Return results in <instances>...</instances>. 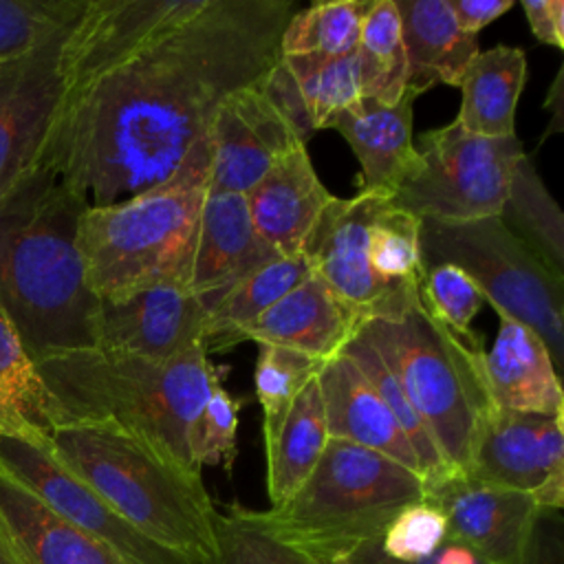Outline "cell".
<instances>
[{"mask_svg":"<svg viewBox=\"0 0 564 564\" xmlns=\"http://www.w3.org/2000/svg\"><path fill=\"white\" fill-rule=\"evenodd\" d=\"M293 0H86L40 165L88 207L165 183L218 104L280 57Z\"/></svg>","mask_w":564,"mask_h":564,"instance_id":"cell-1","label":"cell"},{"mask_svg":"<svg viewBox=\"0 0 564 564\" xmlns=\"http://www.w3.org/2000/svg\"><path fill=\"white\" fill-rule=\"evenodd\" d=\"M86 209L44 165L0 198V308L33 361L97 348L101 302L77 245Z\"/></svg>","mask_w":564,"mask_h":564,"instance_id":"cell-2","label":"cell"},{"mask_svg":"<svg viewBox=\"0 0 564 564\" xmlns=\"http://www.w3.org/2000/svg\"><path fill=\"white\" fill-rule=\"evenodd\" d=\"M35 368L62 410V425H115L200 476L189 434L212 383L223 377L205 346L170 361L88 348L40 359Z\"/></svg>","mask_w":564,"mask_h":564,"instance_id":"cell-3","label":"cell"},{"mask_svg":"<svg viewBox=\"0 0 564 564\" xmlns=\"http://www.w3.org/2000/svg\"><path fill=\"white\" fill-rule=\"evenodd\" d=\"M48 449L148 540L216 564L218 509L198 474L108 423L59 425L48 436Z\"/></svg>","mask_w":564,"mask_h":564,"instance_id":"cell-4","label":"cell"},{"mask_svg":"<svg viewBox=\"0 0 564 564\" xmlns=\"http://www.w3.org/2000/svg\"><path fill=\"white\" fill-rule=\"evenodd\" d=\"M209 189L203 137L161 185L106 207H88L77 245L90 291L104 300L159 282L189 286L198 216Z\"/></svg>","mask_w":564,"mask_h":564,"instance_id":"cell-5","label":"cell"},{"mask_svg":"<svg viewBox=\"0 0 564 564\" xmlns=\"http://www.w3.org/2000/svg\"><path fill=\"white\" fill-rule=\"evenodd\" d=\"M355 333L386 361L447 465L465 474L476 436L496 408L480 341L449 333L427 311L421 293L399 315L368 317Z\"/></svg>","mask_w":564,"mask_h":564,"instance_id":"cell-6","label":"cell"},{"mask_svg":"<svg viewBox=\"0 0 564 564\" xmlns=\"http://www.w3.org/2000/svg\"><path fill=\"white\" fill-rule=\"evenodd\" d=\"M423 498L416 471L379 452L328 438L317 465L289 500L249 511L280 542L308 555L341 557L377 542L403 507Z\"/></svg>","mask_w":564,"mask_h":564,"instance_id":"cell-7","label":"cell"},{"mask_svg":"<svg viewBox=\"0 0 564 564\" xmlns=\"http://www.w3.org/2000/svg\"><path fill=\"white\" fill-rule=\"evenodd\" d=\"M421 269L454 264L471 278L498 315L531 328L555 370L564 366V278L551 271L500 216L419 218Z\"/></svg>","mask_w":564,"mask_h":564,"instance_id":"cell-8","label":"cell"},{"mask_svg":"<svg viewBox=\"0 0 564 564\" xmlns=\"http://www.w3.org/2000/svg\"><path fill=\"white\" fill-rule=\"evenodd\" d=\"M419 165L390 196L416 218L467 220L500 216L511 172L524 154L516 134L478 137L456 119L421 134Z\"/></svg>","mask_w":564,"mask_h":564,"instance_id":"cell-9","label":"cell"},{"mask_svg":"<svg viewBox=\"0 0 564 564\" xmlns=\"http://www.w3.org/2000/svg\"><path fill=\"white\" fill-rule=\"evenodd\" d=\"M0 471L128 564H200L139 533L95 489L64 467L48 449V443L2 436Z\"/></svg>","mask_w":564,"mask_h":564,"instance_id":"cell-10","label":"cell"},{"mask_svg":"<svg viewBox=\"0 0 564 564\" xmlns=\"http://www.w3.org/2000/svg\"><path fill=\"white\" fill-rule=\"evenodd\" d=\"M388 194L359 189L350 198H333L311 229L302 253L311 269L359 317H394L419 297V284H390L368 262V229Z\"/></svg>","mask_w":564,"mask_h":564,"instance_id":"cell-11","label":"cell"},{"mask_svg":"<svg viewBox=\"0 0 564 564\" xmlns=\"http://www.w3.org/2000/svg\"><path fill=\"white\" fill-rule=\"evenodd\" d=\"M465 476L516 489L546 511L564 505V416L494 408L480 427Z\"/></svg>","mask_w":564,"mask_h":564,"instance_id":"cell-12","label":"cell"},{"mask_svg":"<svg viewBox=\"0 0 564 564\" xmlns=\"http://www.w3.org/2000/svg\"><path fill=\"white\" fill-rule=\"evenodd\" d=\"M68 29L33 53L0 64V198L40 165L62 90Z\"/></svg>","mask_w":564,"mask_h":564,"instance_id":"cell-13","label":"cell"},{"mask_svg":"<svg viewBox=\"0 0 564 564\" xmlns=\"http://www.w3.org/2000/svg\"><path fill=\"white\" fill-rule=\"evenodd\" d=\"M205 315L187 284H150L99 304L97 348L170 361L203 346Z\"/></svg>","mask_w":564,"mask_h":564,"instance_id":"cell-14","label":"cell"},{"mask_svg":"<svg viewBox=\"0 0 564 564\" xmlns=\"http://www.w3.org/2000/svg\"><path fill=\"white\" fill-rule=\"evenodd\" d=\"M447 522V535L487 564H522L535 522L544 511L533 496L454 471L425 489Z\"/></svg>","mask_w":564,"mask_h":564,"instance_id":"cell-15","label":"cell"},{"mask_svg":"<svg viewBox=\"0 0 564 564\" xmlns=\"http://www.w3.org/2000/svg\"><path fill=\"white\" fill-rule=\"evenodd\" d=\"M258 82L227 95L212 117L205 137L209 189L214 192L247 194L286 152L302 143Z\"/></svg>","mask_w":564,"mask_h":564,"instance_id":"cell-16","label":"cell"},{"mask_svg":"<svg viewBox=\"0 0 564 564\" xmlns=\"http://www.w3.org/2000/svg\"><path fill=\"white\" fill-rule=\"evenodd\" d=\"M282 258L256 231L245 194L207 189L189 271V291L205 308L260 267Z\"/></svg>","mask_w":564,"mask_h":564,"instance_id":"cell-17","label":"cell"},{"mask_svg":"<svg viewBox=\"0 0 564 564\" xmlns=\"http://www.w3.org/2000/svg\"><path fill=\"white\" fill-rule=\"evenodd\" d=\"M357 326L359 317L315 271H311L297 286L249 324L238 335V344H273L317 361H328L339 355Z\"/></svg>","mask_w":564,"mask_h":564,"instance_id":"cell-18","label":"cell"},{"mask_svg":"<svg viewBox=\"0 0 564 564\" xmlns=\"http://www.w3.org/2000/svg\"><path fill=\"white\" fill-rule=\"evenodd\" d=\"M333 198L302 143L245 194L256 231L282 258L302 253L311 229Z\"/></svg>","mask_w":564,"mask_h":564,"instance_id":"cell-19","label":"cell"},{"mask_svg":"<svg viewBox=\"0 0 564 564\" xmlns=\"http://www.w3.org/2000/svg\"><path fill=\"white\" fill-rule=\"evenodd\" d=\"M317 386L324 403L328 438L348 441L379 452L421 476L414 449L397 419L372 383L346 355L339 352L322 364Z\"/></svg>","mask_w":564,"mask_h":564,"instance_id":"cell-20","label":"cell"},{"mask_svg":"<svg viewBox=\"0 0 564 564\" xmlns=\"http://www.w3.org/2000/svg\"><path fill=\"white\" fill-rule=\"evenodd\" d=\"M416 95L405 90L392 104L359 99L337 110L324 128L337 130L359 159L361 189L392 196L399 183L419 165V152L412 145V104Z\"/></svg>","mask_w":564,"mask_h":564,"instance_id":"cell-21","label":"cell"},{"mask_svg":"<svg viewBox=\"0 0 564 564\" xmlns=\"http://www.w3.org/2000/svg\"><path fill=\"white\" fill-rule=\"evenodd\" d=\"M494 346L482 352V372L496 408L564 416L560 375L544 341L524 324L498 315Z\"/></svg>","mask_w":564,"mask_h":564,"instance_id":"cell-22","label":"cell"},{"mask_svg":"<svg viewBox=\"0 0 564 564\" xmlns=\"http://www.w3.org/2000/svg\"><path fill=\"white\" fill-rule=\"evenodd\" d=\"M405 48V90L416 97L436 84L458 86L474 62L478 40L465 33L449 0H394Z\"/></svg>","mask_w":564,"mask_h":564,"instance_id":"cell-23","label":"cell"},{"mask_svg":"<svg viewBox=\"0 0 564 564\" xmlns=\"http://www.w3.org/2000/svg\"><path fill=\"white\" fill-rule=\"evenodd\" d=\"M0 527L26 564H128L0 471Z\"/></svg>","mask_w":564,"mask_h":564,"instance_id":"cell-24","label":"cell"},{"mask_svg":"<svg viewBox=\"0 0 564 564\" xmlns=\"http://www.w3.org/2000/svg\"><path fill=\"white\" fill-rule=\"evenodd\" d=\"M527 79V57L518 46L498 44L474 57L458 88L463 104L456 121L478 137L516 134V106Z\"/></svg>","mask_w":564,"mask_h":564,"instance_id":"cell-25","label":"cell"},{"mask_svg":"<svg viewBox=\"0 0 564 564\" xmlns=\"http://www.w3.org/2000/svg\"><path fill=\"white\" fill-rule=\"evenodd\" d=\"M64 423L62 410L0 308V427L4 436L48 443Z\"/></svg>","mask_w":564,"mask_h":564,"instance_id":"cell-26","label":"cell"},{"mask_svg":"<svg viewBox=\"0 0 564 564\" xmlns=\"http://www.w3.org/2000/svg\"><path fill=\"white\" fill-rule=\"evenodd\" d=\"M328 443L324 403L313 377L293 399L280 430L264 443L271 507L289 500L308 478Z\"/></svg>","mask_w":564,"mask_h":564,"instance_id":"cell-27","label":"cell"},{"mask_svg":"<svg viewBox=\"0 0 564 564\" xmlns=\"http://www.w3.org/2000/svg\"><path fill=\"white\" fill-rule=\"evenodd\" d=\"M304 253L278 258L234 284L214 306L207 308L203 326L205 352H223L238 344V335L253 324L284 293L297 286L308 273Z\"/></svg>","mask_w":564,"mask_h":564,"instance_id":"cell-28","label":"cell"},{"mask_svg":"<svg viewBox=\"0 0 564 564\" xmlns=\"http://www.w3.org/2000/svg\"><path fill=\"white\" fill-rule=\"evenodd\" d=\"M500 218L551 271L564 278V218L527 154L513 165Z\"/></svg>","mask_w":564,"mask_h":564,"instance_id":"cell-29","label":"cell"},{"mask_svg":"<svg viewBox=\"0 0 564 564\" xmlns=\"http://www.w3.org/2000/svg\"><path fill=\"white\" fill-rule=\"evenodd\" d=\"M359 90L364 99L386 106L405 93V48L394 0H372L357 44Z\"/></svg>","mask_w":564,"mask_h":564,"instance_id":"cell-30","label":"cell"},{"mask_svg":"<svg viewBox=\"0 0 564 564\" xmlns=\"http://www.w3.org/2000/svg\"><path fill=\"white\" fill-rule=\"evenodd\" d=\"M339 352L346 355L364 372V377L372 383L377 394L383 399V403L388 405V410L397 419L401 432L405 434V438L412 445L414 456L419 460V471H421V478H423V487L430 489L436 482L452 476L454 469L443 458V454H441L436 441L432 438L427 425L416 414V410L410 405V401L403 394L399 381L394 379V375L390 372L386 361L379 357V352L359 333H352V337L344 344V348Z\"/></svg>","mask_w":564,"mask_h":564,"instance_id":"cell-31","label":"cell"},{"mask_svg":"<svg viewBox=\"0 0 564 564\" xmlns=\"http://www.w3.org/2000/svg\"><path fill=\"white\" fill-rule=\"evenodd\" d=\"M372 0H330L300 9L280 37V55H344L357 48Z\"/></svg>","mask_w":564,"mask_h":564,"instance_id":"cell-32","label":"cell"},{"mask_svg":"<svg viewBox=\"0 0 564 564\" xmlns=\"http://www.w3.org/2000/svg\"><path fill=\"white\" fill-rule=\"evenodd\" d=\"M308 106L315 130H322L330 115L361 99L357 48L344 55H282Z\"/></svg>","mask_w":564,"mask_h":564,"instance_id":"cell-33","label":"cell"},{"mask_svg":"<svg viewBox=\"0 0 564 564\" xmlns=\"http://www.w3.org/2000/svg\"><path fill=\"white\" fill-rule=\"evenodd\" d=\"M324 361L302 355L291 348L258 344L256 359V397L262 408V436L264 443L280 430L297 392L317 377Z\"/></svg>","mask_w":564,"mask_h":564,"instance_id":"cell-34","label":"cell"},{"mask_svg":"<svg viewBox=\"0 0 564 564\" xmlns=\"http://www.w3.org/2000/svg\"><path fill=\"white\" fill-rule=\"evenodd\" d=\"M86 0H0V64L24 57L68 29Z\"/></svg>","mask_w":564,"mask_h":564,"instance_id":"cell-35","label":"cell"},{"mask_svg":"<svg viewBox=\"0 0 564 564\" xmlns=\"http://www.w3.org/2000/svg\"><path fill=\"white\" fill-rule=\"evenodd\" d=\"M368 262L375 275L390 284H419V218L390 205L375 214L368 229Z\"/></svg>","mask_w":564,"mask_h":564,"instance_id":"cell-36","label":"cell"},{"mask_svg":"<svg viewBox=\"0 0 564 564\" xmlns=\"http://www.w3.org/2000/svg\"><path fill=\"white\" fill-rule=\"evenodd\" d=\"M216 542V564H308L302 551L273 538L240 505H231L227 513L218 511Z\"/></svg>","mask_w":564,"mask_h":564,"instance_id":"cell-37","label":"cell"},{"mask_svg":"<svg viewBox=\"0 0 564 564\" xmlns=\"http://www.w3.org/2000/svg\"><path fill=\"white\" fill-rule=\"evenodd\" d=\"M419 293L427 311L456 337L480 341L471 333V319L480 311L485 297L467 273L454 264H436L423 271Z\"/></svg>","mask_w":564,"mask_h":564,"instance_id":"cell-38","label":"cell"},{"mask_svg":"<svg viewBox=\"0 0 564 564\" xmlns=\"http://www.w3.org/2000/svg\"><path fill=\"white\" fill-rule=\"evenodd\" d=\"M223 377H218L192 425L189 445L192 456L198 467H225L231 469L236 458V432H238V412L242 399L231 397L223 388Z\"/></svg>","mask_w":564,"mask_h":564,"instance_id":"cell-39","label":"cell"},{"mask_svg":"<svg viewBox=\"0 0 564 564\" xmlns=\"http://www.w3.org/2000/svg\"><path fill=\"white\" fill-rule=\"evenodd\" d=\"M447 540V522L436 505L419 500L403 507L383 529L379 551L394 562H416L432 555Z\"/></svg>","mask_w":564,"mask_h":564,"instance_id":"cell-40","label":"cell"},{"mask_svg":"<svg viewBox=\"0 0 564 564\" xmlns=\"http://www.w3.org/2000/svg\"><path fill=\"white\" fill-rule=\"evenodd\" d=\"M258 84L264 97L269 99V104L291 126L295 137L306 145V141L315 132V126H313L308 106L304 101V95L297 86V79L293 77L282 55L275 59V64L264 73V77Z\"/></svg>","mask_w":564,"mask_h":564,"instance_id":"cell-41","label":"cell"},{"mask_svg":"<svg viewBox=\"0 0 564 564\" xmlns=\"http://www.w3.org/2000/svg\"><path fill=\"white\" fill-rule=\"evenodd\" d=\"M377 542L361 544V546L348 551L346 555H341L339 560H344L346 564H487L478 553H474L469 546H465L463 542H458V540H454L449 535L432 555H427L423 560H416V562H394V560H388L379 551Z\"/></svg>","mask_w":564,"mask_h":564,"instance_id":"cell-42","label":"cell"},{"mask_svg":"<svg viewBox=\"0 0 564 564\" xmlns=\"http://www.w3.org/2000/svg\"><path fill=\"white\" fill-rule=\"evenodd\" d=\"M522 564H564V533L560 511H542Z\"/></svg>","mask_w":564,"mask_h":564,"instance_id":"cell-43","label":"cell"},{"mask_svg":"<svg viewBox=\"0 0 564 564\" xmlns=\"http://www.w3.org/2000/svg\"><path fill=\"white\" fill-rule=\"evenodd\" d=\"M522 11L538 42L564 48V2L562 0H522Z\"/></svg>","mask_w":564,"mask_h":564,"instance_id":"cell-44","label":"cell"},{"mask_svg":"<svg viewBox=\"0 0 564 564\" xmlns=\"http://www.w3.org/2000/svg\"><path fill=\"white\" fill-rule=\"evenodd\" d=\"M458 26L476 35L482 26L498 20L513 7V0H449Z\"/></svg>","mask_w":564,"mask_h":564,"instance_id":"cell-45","label":"cell"},{"mask_svg":"<svg viewBox=\"0 0 564 564\" xmlns=\"http://www.w3.org/2000/svg\"><path fill=\"white\" fill-rule=\"evenodd\" d=\"M0 564H26L13 540L7 535V531L0 527Z\"/></svg>","mask_w":564,"mask_h":564,"instance_id":"cell-46","label":"cell"},{"mask_svg":"<svg viewBox=\"0 0 564 564\" xmlns=\"http://www.w3.org/2000/svg\"><path fill=\"white\" fill-rule=\"evenodd\" d=\"M546 108H551L553 110V115H555V119H553V132H560L562 130V126H560V108H562V73H557L555 75V79H553V86H551V95H549V99H546V104H544Z\"/></svg>","mask_w":564,"mask_h":564,"instance_id":"cell-47","label":"cell"},{"mask_svg":"<svg viewBox=\"0 0 564 564\" xmlns=\"http://www.w3.org/2000/svg\"><path fill=\"white\" fill-rule=\"evenodd\" d=\"M304 555L308 557V564H346L339 557H324V555H308V553H304Z\"/></svg>","mask_w":564,"mask_h":564,"instance_id":"cell-48","label":"cell"},{"mask_svg":"<svg viewBox=\"0 0 564 564\" xmlns=\"http://www.w3.org/2000/svg\"><path fill=\"white\" fill-rule=\"evenodd\" d=\"M2 436H4V432H2V427H0V438H2Z\"/></svg>","mask_w":564,"mask_h":564,"instance_id":"cell-49","label":"cell"}]
</instances>
